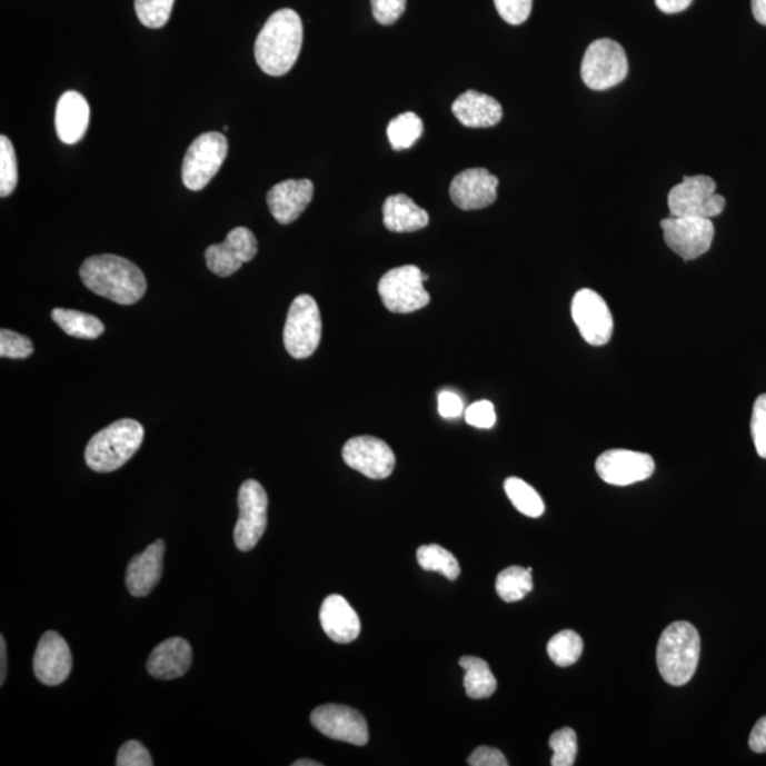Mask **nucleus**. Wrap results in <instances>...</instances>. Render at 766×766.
I'll return each instance as SVG.
<instances>
[{"mask_svg": "<svg viewBox=\"0 0 766 766\" xmlns=\"http://www.w3.org/2000/svg\"><path fill=\"white\" fill-rule=\"evenodd\" d=\"M504 490L510 498L513 506L524 516L538 518L545 511V504L541 496L528 483L518 477L507 478L504 483Z\"/></svg>", "mask_w": 766, "mask_h": 766, "instance_id": "29", "label": "nucleus"}, {"mask_svg": "<svg viewBox=\"0 0 766 766\" xmlns=\"http://www.w3.org/2000/svg\"><path fill=\"white\" fill-rule=\"evenodd\" d=\"M498 178L486 168H471L456 175L450 185V198L457 208L477 210L497 200Z\"/></svg>", "mask_w": 766, "mask_h": 766, "instance_id": "18", "label": "nucleus"}, {"mask_svg": "<svg viewBox=\"0 0 766 766\" xmlns=\"http://www.w3.org/2000/svg\"><path fill=\"white\" fill-rule=\"evenodd\" d=\"M655 2L663 13L675 14L690 7L693 0H655Z\"/></svg>", "mask_w": 766, "mask_h": 766, "instance_id": "45", "label": "nucleus"}, {"mask_svg": "<svg viewBox=\"0 0 766 766\" xmlns=\"http://www.w3.org/2000/svg\"><path fill=\"white\" fill-rule=\"evenodd\" d=\"M660 226L668 248L686 261L706 255L716 235L712 219L670 216Z\"/></svg>", "mask_w": 766, "mask_h": 766, "instance_id": "11", "label": "nucleus"}, {"mask_svg": "<svg viewBox=\"0 0 766 766\" xmlns=\"http://www.w3.org/2000/svg\"><path fill=\"white\" fill-rule=\"evenodd\" d=\"M471 766H508V760L501 750L490 747H478L467 759Z\"/></svg>", "mask_w": 766, "mask_h": 766, "instance_id": "43", "label": "nucleus"}, {"mask_svg": "<svg viewBox=\"0 0 766 766\" xmlns=\"http://www.w3.org/2000/svg\"><path fill=\"white\" fill-rule=\"evenodd\" d=\"M459 665L465 668L466 694L472 700L491 697L497 690V680L488 663L476 656L461 657Z\"/></svg>", "mask_w": 766, "mask_h": 766, "instance_id": "26", "label": "nucleus"}, {"mask_svg": "<svg viewBox=\"0 0 766 766\" xmlns=\"http://www.w3.org/2000/svg\"><path fill=\"white\" fill-rule=\"evenodd\" d=\"M320 621L327 636L339 645H348L361 634L357 611L341 595H330L322 601Z\"/></svg>", "mask_w": 766, "mask_h": 766, "instance_id": "22", "label": "nucleus"}, {"mask_svg": "<svg viewBox=\"0 0 766 766\" xmlns=\"http://www.w3.org/2000/svg\"><path fill=\"white\" fill-rule=\"evenodd\" d=\"M717 185L707 175L684 177L668 193L667 203L672 216L713 219L723 213L725 199L716 193Z\"/></svg>", "mask_w": 766, "mask_h": 766, "instance_id": "8", "label": "nucleus"}, {"mask_svg": "<svg viewBox=\"0 0 766 766\" xmlns=\"http://www.w3.org/2000/svg\"><path fill=\"white\" fill-rule=\"evenodd\" d=\"M702 640L688 621H675L663 631L657 645V667L665 682L684 686L692 680L700 660Z\"/></svg>", "mask_w": 766, "mask_h": 766, "instance_id": "3", "label": "nucleus"}, {"mask_svg": "<svg viewBox=\"0 0 766 766\" xmlns=\"http://www.w3.org/2000/svg\"><path fill=\"white\" fill-rule=\"evenodd\" d=\"M466 421L478 429H491L496 425L495 405L488 400H478L466 409Z\"/></svg>", "mask_w": 766, "mask_h": 766, "instance_id": "39", "label": "nucleus"}, {"mask_svg": "<svg viewBox=\"0 0 766 766\" xmlns=\"http://www.w3.org/2000/svg\"><path fill=\"white\" fill-rule=\"evenodd\" d=\"M418 563L425 570H435L447 579L456 580L461 573L455 555L437 544L424 545L418 549Z\"/></svg>", "mask_w": 766, "mask_h": 766, "instance_id": "32", "label": "nucleus"}, {"mask_svg": "<svg viewBox=\"0 0 766 766\" xmlns=\"http://www.w3.org/2000/svg\"><path fill=\"white\" fill-rule=\"evenodd\" d=\"M311 724L326 737L357 747L369 742L368 724L361 713L338 704H326L311 713Z\"/></svg>", "mask_w": 766, "mask_h": 766, "instance_id": "13", "label": "nucleus"}, {"mask_svg": "<svg viewBox=\"0 0 766 766\" xmlns=\"http://www.w3.org/2000/svg\"><path fill=\"white\" fill-rule=\"evenodd\" d=\"M8 670V653H7V641H4V636L0 637V686H3L4 680H7Z\"/></svg>", "mask_w": 766, "mask_h": 766, "instance_id": "46", "label": "nucleus"}, {"mask_svg": "<svg viewBox=\"0 0 766 766\" xmlns=\"http://www.w3.org/2000/svg\"><path fill=\"white\" fill-rule=\"evenodd\" d=\"M531 574V568L510 567L504 569L503 573L498 574L496 580L498 596L508 604L526 598L534 588Z\"/></svg>", "mask_w": 766, "mask_h": 766, "instance_id": "28", "label": "nucleus"}, {"mask_svg": "<svg viewBox=\"0 0 766 766\" xmlns=\"http://www.w3.org/2000/svg\"><path fill=\"white\" fill-rule=\"evenodd\" d=\"M629 64L624 48L611 39H598L586 49L580 76L593 90H608L626 79Z\"/></svg>", "mask_w": 766, "mask_h": 766, "instance_id": "6", "label": "nucleus"}, {"mask_svg": "<svg viewBox=\"0 0 766 766\" xmlns=\"http://www.w3.org/2000/svg\"><path fill=\"white\" fill-rule=\"evenodd\" d=\"M292 766H321V764L316 763V760H311V759H300V760H296V763L292 764Z\"/></svg>", "mask_w": 766, "mask_h": 766, "instance_id": "48", "label": "nucleus"}, {"mask_svg": "<svg viewBox=\"0 0 766 766\" xmlns=\"http://www.w3.org/2000/svg\"><path fill=\"white\" fill-rule=\"evenodd\" d=\"M570 312L580 336L589 346L604 347L610 341L614 336V317L598 292L589 289L579 290L574 296Z\"/></svg>", "mask_w": 766, "mask_h": 766, "instance_id": "12", "label": "nucleus"}, {"mask_svg": "<svg viewBox=\"0 0 766 766\" xmlns=\"http://www.w3.org/2000/svg\"><path fill=\"white\" fill-rule=\"evenodd\" d=\"M342 459L351 469L372 480L389 477L396 465L392 449L384 440L372 436L349 439L344 446Z\"/></svg>", "mask_w": 766, "mask_h": 766, "instance_id": "14", "label": "nucleus"}, {"mask_svg": "<svg viewBox=\"0 0 766 766\" xmlns=\"http://www.w3.org/2000/svg\"><path fill=\"white\" fill-rule=\"evenodd\" d=\"M192 665V647L182 637L162 641L149 655L147 670L158 680H173L187 675Z\"/></svg>", "mask_w": 766, "mask_h": 766, "instance_id": "23", "label": "nucleus"}, {"mask_svg": "<svg viewBox=\"0 0 766 766\" xmlns=\"http://www.w3.org/2000/svg\"><path fill=\"white\" fill-rule=\"evenodd\" d=\"M166 543L162 539L149 545L140 555H136L128 564L127 588L136 598H142L152 593L162 577Z\"/></svg>", "mask_w": 766, "mask_h": 766, "instance_id": "20", "label": "nucleus"}, {"mask_svg": "<svg viewBox=\"0 0 766 766\" xmlns=\"http://www.w3.org/2000/svg\"><path fill=\"white\" fill-rule=\"evenodd\" d=\"M655 460L639 451L615 449L605 451L596 460V472L610 486H630L645 481L655 471Z\"/></svg>", "mask_w": 766, "mask_h": 766, "instance_id": "15", "label": "nucleus"}, {"mask_svg": "<svg viewBox=\"0 0 766 766\" xmlns=\"http://www.w3.org/2000/svg\"><path fill=\"white\" fill-rule=\"evenodd\" d=\"M314 197V183L310 179H289L275 185L267 193L272 218L280 225L296 222Z\"/></svg>", "mask_w": 766, "mask_h": 766, "instance_id": "19", "label": "nucleus"}, {"mask_svg": "<svg viewBox=\"0 0 766 766\" xmlns=\"http://www.w3.org/2000/svg\"><path fill=\"white\" fill-rule=\"evenodd\" d=\"M301 18L296 10L280 9L272 13L257 36L255 58L266 74L280 77L295 67L302 48Z\"/></svg>", "mask_w": 766, "mask_h": 766, "instance_id": "2", "label": "nucleus"}, {"mask_svg": "<svg viewBox=\"0 0 766 766\" xmlns=\"http://www.w3.org/2000/svg\"><path fill=\"white\" fill-rule=\"evenodd\" d=\"M753 13L758 23L766 26V0H753Z\"/></svg>", "mask_w": 766, "mask_h": 766, "instance_id": "47", "label": "nucleus"}, {"mask_svg": "<svg viewBox=\"0 0 766 766\" xmlns=\"http://www.w3.org/2000/svg\"><path fill=\"white\" fill-rule=\"evenodd\" d=\"M750 435L757 454L766 459V394L758 396L750 418Z\"/></svg>", "mask_w": 766, "mask_h": 766, "instance_id": "37", "label": "nucleus"}, {"mask_svg": "<svg viewBox=\"0 0 766 766\" xmlns=\"http://www.w3.org/2000/svg\"><path fill=\"white\" fill-rule=\"evenodd\" d=\"M322 332L321 312L311 296H298L287 314L282 341L287 352L296 359L311 357L320 346Z\"/></svg>", "mask_w": 766, "mask_h": 766, "instance_id": "5", "label": "nucleus"}, {"mask_svg": "<svg viewBox=\"0 0 766 766\" xmlns=\"http://www.w3.org/2000/svg\"><path fill=\"white\" fill-rule=\"evenodd\" d=\"M146 436L140 421L121 419L91 437L86 447L87 466L97 472L121 469L140 450Z\"/></svg>", "mask_w": 766, "mask_h": 766, "instance_id": "4", "label": "nucleus"}, {"mask_svg": "<svg viewBox=\"0 0 766 766\" xmlns=\"http://www.w3.org/2000/svg\"><path fill=\"white\" fill-rule=\"evenodd\" d=\"M257 240L248 228H236L230 231L223 243L209 246L205 251L207 266L213 275L229 277L240 267L253 260L257 255Z\"/></svg>", "mask_w": 766, "mask_h": 766, "instance_id": "16", "label": "nucleus"}, {"mask_svg": "<svg viewBox=\"0 0 766 766\" xmlns=\"http://www.w3.org/2000/svg\"><path fill=\"white\" fill-rule=\"evenodd\" d=\"M547 651L549 659L559 667H569L575 665L583 656L584 641L577 631L563 630L553 636L548 641Z\"/></svg>", "mask_w": 766, "mask_h": 766, "instance_id": "31", "label": "nucleus"}, {"mask_svg": "<svg viewBox=\"0 0 766 766\" xmlns=\"http://www.w3.org/2000/svg\"><path fill=\"white\" fill-rule=\"evenodd\" d=\"M51 318L67 336L81 339H96L105 332V324L91 314L54 308Z\"/></svg>", "mask_w": 766, "mask_h": 766, "instance_id": "27", "label": "nucleus"}, {"mask_svg": "<svg viewBox=\"0 0 766 766\" xmlns=\"http://www.w3.org/2000/svg\"><path fill=\"white\" fill-rule=\"evenodd\" d=\"M175 0H136V13L143 26L161 29L171 18Z\"/></svg>", "mask_w": 766, "mask_h": 766, "instance_id": "35", "label": "nucleus"}, {"mask_svg": "<svg viewBox=\"0 0 766 766\" xmlns=\"http://www.w3.org/2000/svg\"><path fill=\"white\" fill-rule=\"evenodd\" d=\"M424 275L419 267L402 266L389 270L379 281L378 291L390 312L409 314L428 307L429 292L424 287Z\"/></svg>", "mask_w": 766, "mask_h": 766, "instance_id": "9", "label": "nucleus"}, {"mask_svg": "<svg viewBox=\"0 0 766 766\" xmlns=\"http://www.w3.org/2000/svg\"><path fill=\"white\" fill-rule=\"evenodd\" d=\"M460 125L469 128H490L503 118V107L493 97L476 90L462 92L451 106Z\"/></svg>", "mask_w": 766, "mask_h": 766, "instance_id": "24", "label": "nucleus"}, {"mask_svg": "<svg viewBox=\"0 0 766 766\" xmlns=\"http://www.w3.org/2000/svg\"><path fill=\"white\" fill-rule=\"evenodd\" d=\"M549 747L554 750L553 766H573L578 755L577 733L569 727L558 729L549 738Z\"/></svg>", "mask_w": 766, "mask_h": 766, "instance_id": "34", "label": "nucleus"}, {"mask_svg": "<svg viewBox=\"0 0 766 766\" xmlns=\"http://www.w3.org/2000/svg\"><path fill=\"white\" fill-rule=\"evenodd\" d=\"M34 351L33 342L20 334L3 330L0 331V357L10 359L29 358Z\"/></svg>", "mask_w": 766, "mask_h": 766, "instance_id": "36", "label": "nucleus"}, {"mask_svg": "<svg viewBox=\"0 0 766 766\" xmlns=\"http://www.w3.org/2000/svg\"><path fill=\"white\" fill-rule=\"evenodd\" d=\"M229 143L222 132H205L188 148L182 181L189 190H202L212 181L228 157Z\"/></svg>", "mask_w": 766, "mask_h": 766, "instance_id": "7", "label": "nucleus"}, {"mask_svg": "<svg viewBox=\"0 0 766 766\" xmlns=\"http://www.w3.org/2000/svg\"><path fill=\"white\" fill-rule=\"evenodd\" d=\"M80 277L87 289L120 306H132L147 291L142 270L116 255L91 256L81 265Z\"/></svg>", "mask_w": 766, "mask_h": 766, "instance_id": "1", "label": "nucleus"}, {"mask_svg": "<svg viewBox=\"0 0 766 766\" xmlns=\"http://www.w3.org/2000/svg\"><path fill=\"white\" fill-rule=\"evenodd\" d=\"M18 159L12 142L0 137V197L7 198L18 187Z\"/></svg>", "mask_w": 766, "mask_h": 766, "instance_id": "33", "label": "nucleus"}, {"mask_svg": "<svg viewBox=\"0 0 766 766\" xmlns=\"http://www.w3.org/2000/svg\"><path fill=\"white\" fill-rule=\"evenodd\" d=\"M73 657L69 645L58 631H46L33 657L36 677L46 686H59L70 676Z\"/></svg>", "mask_w": 766, "mask_h": 766, "instance_id": "17", "label": "nucleus"}, {"mask_svg": "<svg viewBox=\"0 0 766 766\" xmlns=\"http://www.w3.org/2000/svg\"><path fill=\"white\" fill-rule=\"evenodd\" d=\"M498 14L513 26L523 24L533 10V0H495Z\"/></svg>", "mask_w": 766, "mask_h": 766, "instance_id": "38", "label": "nucleus"}, {"mask_svg": "<svg viewBox=\"0 0 766 766\" xmlns=\"http://www.w3.org/2000/svg\"><path fill=\"white\" fill-rule=\"evenodd\" d=\"M429 213L406 195H394L384 203V225L395 233H412L429 225Z\"/></svg>", "mask_w": 766, "mask_h": 766, "instance_id": "25", "label": "nucleus"}, {"mask_svg": "<svg viewBox=\"0 0 766 766\" xmlns=\"http://www.w3.org/2000/svg\"><path fill=\"white\" fill-rule=\"evenodd\" d=\"M372 13L379 24L390 26L400 19L406 10V0H371Z\"/></svg>", "mask_w": 766, "mask_h": 766, "instance_id": "41", "label": "nucleus"}, {"mask_svg": "<svg viewBox=\"0 0 766 766\" xmlns=\"http://www.w3.org/2000/svg\"><path fill=\"white\" fill-rule=\"evenodd\" d=\"M424 133V122L415 112L395 117L388 126V138L395 151L412 148Z\"/></svg>", "mask_w": 766, "mask_h": 766, "instance_id": "30", "label": "nucleus"}, {"mask_svg": "<svg viewBox=\"0 0 766 766\" xmlns=\"http://www.w3.org/2000/svg\"><path fill=\"white\" fill-rule=\"evenodd\" d=\"M90 122V106L77 91H67L56 106L54 126L61 142L73 146L83 140Z\"/></svg>", "mask_w": 766, "mask_h": 766, "instance_id": "21", "label": "nucleus"}, {"mask_svg": "<svg viewBox=\"0 0 766 766\" xmlns=\"http://www.w3.org/2000/svg\"><path fill=\"white\" fill-rule=\"evenodd\" d=\"M749 748L757 754L766 753V716L760 718L749 735Z\"/></svg>", "mask_w": 766, "mask_h": 766, "instance_id": "44", "label": "nucleus"}, {"mask_svg": "<svg viewBox=\"0 0 766 766\" xmlns=\"http://www.w3.org/2000/svg\"><path fill=\"white\" fill-rule=\"evenodd\" d=\"M117 766H152L153 760L141 743L127 742L117 755Z\"/></svg>", "mask_w": 766, "mask_h": 766, "instance_id": "40", "label": "nucleus"}, {"mask_svg": "<svg viewBox=\"0 0 766 766\" xmlns=\"http://www.w3.org/2000/svg\"><path fill=\"white\" fill-rule=\"evenodd\" d=\"M437 405H439V414L441 418L445 419H456L465 412V404L459 395L450 392V390H444L439 394L437 398Z\"/></svg>", "mask_w": 766, "mask_h": 766, "instance_id": "42", "label": "nucleus"}, {"mask_svg": "<svg viewBox=\"0 0 766 766\" xmlns=\"http://www.w3.org/2000/svg\"><path fill=\"white\" fill-rule=\"evenodd\" d=\"M239 518L235 527V543L240 551H251L259 544L267 528L269 497L259 481L241 485L238 496Z\"/></svg>", "mask_w": 766, "mask_h": 766, "instance_id": "10", "label": "nucleus"}]
</instances>
